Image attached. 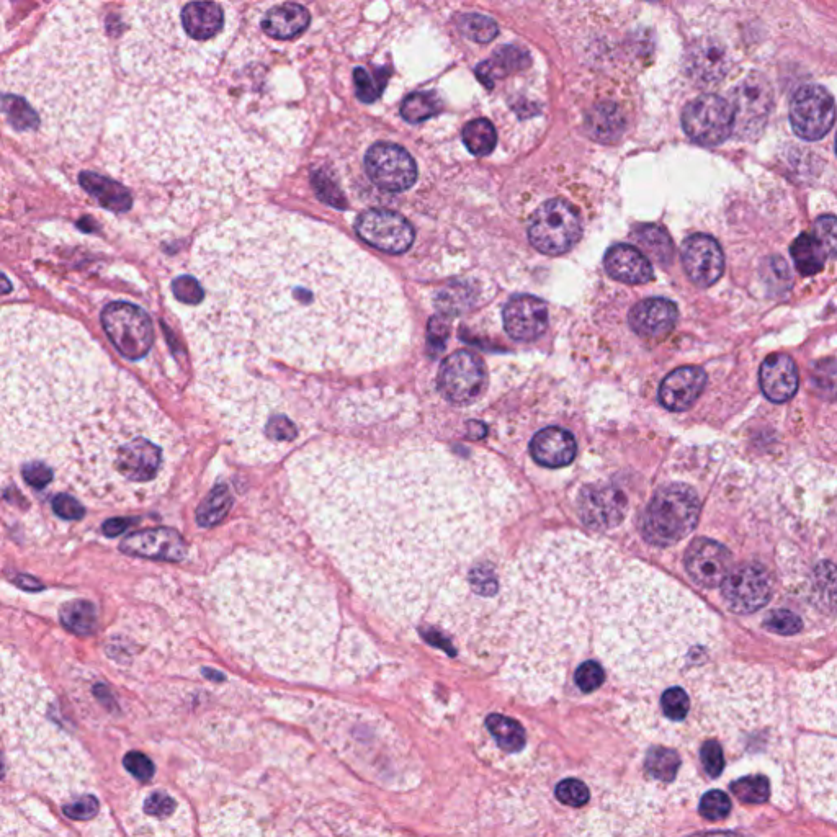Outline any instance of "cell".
I'll return each mask as SVG.
<instances>
[{"instance_id": "6da1fadb", "label": "cell", "mask_w": 837, "mask_h": 837, "mask_svg": "<svg viewBox=\"0 0 837 837\" xmlns=\"http://www.w3.org/2000/svg\"><path fill=\"white\" fill-rule=\"evenodd\" d=\"M203 290L185 329L205 367L277 362L357 372L396 359L408 342L403 295L344 234L275 210L247 211L198 239Z\"/></svg>"}, {"instance_id": "5bb4252c", "label": "cell", "mask_w": 837, "mask_h": 837, "mask_svg": "<svg viewBox=\"0 0 837 837\" xmlns=\"http://www.w3.org/2000/svg\"><path fill=\"white\" fill-rule=\"evenodd\" d=\"M365 171L383 192H406L417 180L416 162L406 149L396 144H373L365 156Z\"/></svg>"}, {"instance_id": "8d00e7d4", "label": "cell", "mask_w": 837, "mask_h": 837, "mask_svg": "<svg viewBox=\"0 0 837 837\" xmlns=\"http://www.w3.org/2000/svg\"><path fill=\"white\" fill-rule=\"evenodd\" d=\"M645 769L650 777L661 782H672L681 769V757L676 751L667 748H653L648 752Z\"/></svg>"}, {"instance_id": "4316f807", "label": "cell", "mask_w": 837, "mask_h": 837, "mask_svg": "<svg viewBox=\"0 0 837 837\" xmlns=\"http://www.w3.org/2000/svg\"><path fill=\"white\" fill-rule=\"evenodd\" d=\"M604 264L610 277L627 285H643L651 282L654 277L650 259L643 256L640 249L628 244L610 247L605 254Z\"/></svg>"}, {"instance_id": "ab89813d", "label": "cell", "mask_w": 837, "mask_h": 837, "mask_svg": "<svg viewBox=\"0 0 837 837\" xmlns=\"http://www.w3.org/2000/svg\"><path fill=\"white\" fill-rule=\"evenodd\" d=\"M731 792L741 802L764 803L770 797V782L766 775H744L730 785Z\"/></svg>"}, {"instance_id": "4dcf8cb0", "label": "cell", "mask_w": 837, "mask_h": 837, "mask_svg": "<svg viewBox=\"0 0 837 837\" xmlns=\"http://www.w3.org/2000/svg\"><path fill=\"white\" fill-rule=\"evenodd\" d=\"M79 182L82 188L89 192L92 197L99 200L100 205L107 210L125 213L133 205L131 193L125 185L118 184L115 180L107 179L103 175L94 172H82L79 175Z\"/></svg>"}, {"instance_id": "52a82bcc", "label": "cell", "mask_w": 837, "mask_h": 837, "mask_svg": "<svg viewBox=\"0 0 837 837\" xmlns=\"http://www.w3.org/2000/svg\"><path fill=\"white\" fill-rule=\"evenodd\" d=\"M581 233L578 208L561 198L543 203L530 221V244L547 256H561L573 249Z\"/></svg>"}, {"instance_id": "484cf974", "label": "cell", "mask_w": 837, "mask_h": 837, "mask_svg": "<svg viewBox=\"0 0 837 837\" xmlns=\"http://www.w3.org/2000/svg\"><path fill=\"white\" fill-rule=\"evenodd\" d=\"M759 383L762 393L772 403H785L798 391V368L792 357L774 354L767 357L759 370Z\"/></svg>"}, {"instance_id": "cb8c5ba5", "label": "cell", "mask_w": 837, "mask_h": 837, "mask_svg": "<svg viewBox=\"0 0 837 837\" xmlns=\"http://www.w3.org/2000/svg\"><path fill=\"white\" fill-rule=\"evenodd\" d=\"M677 318L679 309L676 303L664 298H650L633 306L628 314V324L638 336L656 339L669 334L676 326Z\"/></svg>"}, {"instance_id": "2e32d148", "label": "cell", "mask_w": 837, "mask_h": 837, "mask_svg": "<svg viewBox=\"0 0 837 837\" xmlns=\"http://www.w3.org/2000/svg\"><path fill=\"white\" fill-rule=\"evenodd\" d=\"M685 569L700 587H720L733 571V555L721 543L710 538H695L685 551Z\"/></svg>"}, {"instance_id": "11a10c76", "label": "cell", "mask_w": 837, "mask_h": 837, "mask_svg": "<svg viewBox=\"0 0 837 837\" xmlns=\"http://www.w3.org/2000/svg\"><path fill=\"white\" fill-rule=\"evenodd\" d=\"M355 84H357V90H359V97L363 100V102H373V100L378 99V95H380L381 90L375 86V81H373V77L368 74L365 69H357L355 71Z\"/></svg>"}, {"instance_id": "ac0fdd59", "label": "cell", "mask_w": 837, "mask_h": 837, "mask_svg": "<svg viewBox=\"0 0 837 837\" xmlns=\"http://www.w3.org/2000/svg\"><path fill=\"white\" fill-rule=\"evenodd\" d=\"M836 247V218L829 215L816 221L811 233L798 236L790 247V254L798 272L805 277H811L820 274L826 260L836 254Z\"/></svg>"}, {"instance_id": "f546056e", "label": "cell", "mask_w": 837, "mask_h": 837, "mask_svg": "<svg viewBox=\"0 0 837 837\" xmlns=\"http://www.w3.org/2000/svg\"><path fill=\"white\" fill-rule=\"evenodd\" d=\"M627 121L622 110L614 103H597L586 117L587 135L602 144L614 143L623 135Z\"/></svg>"}, {"instance_id": "f907efd6", "label": "cell", "mask_w": 837, "mask_h": 837, "mask_svg": "<svg viewBox=\"0 0 837 837\" xmlns=\"http://www.w3.org/2000/svg\"><path fill=\"white\" fill-rule=\"evenodd\" d=\"M700 759H702L703 769L712 779H718L723 774L726 766L725 754L717 741H708L703 744Z\"/></svg>"}, {"instance_id": "bcb514c9", "label": "cell", "mask_w": 837, "mask_h": 837, "mask_svg": "<svg viewBox=\"0 0 837 837\" xmlns=\"http://www.w3.org/2000/svg\"><path fill=\"white\" fill-rule=\"evenodd\" d=\"M764 627L777 635H797L802 630V620L790 610L777 609L767 615Z\"/></svg>"}, {"instance_id": "d4e9b609", "label": "cell", "mask_w": 837, "mask_h": 837, "mask_svg": "<svg viewBox=\"0 0 837 837\" xmlns=\"http://www.w3.org/2000/svg\"><path fill=\"white\" fill-rule=\"evenodd\" d=\"M578 444L574 435L563 427H545L530 442V453L538 465L563 468L576 458Z\"/></svg>"}, {"instance_id": "277c9868", "label": "cell", "mask_w": 837, "mask_h": 837, "mask_svg": "<svg viewBox=\"0 0 837 837\" xmlns=\"http://www.w3.org/2000/svg\"><path fill=\"white\" fill-rule=\"evenodd\" d=\"M110 89L97 20L82 7H68L0 69V115L30 148L77 156L97 138Z\"/></svg>"}, {"instance_id": "9f6ffc18", "label": "cell", "mask_w": 837, "mask_h": 837, "mask_svg": "<svg viewBox=\"0 0 837 837\" xmlns=\"http://www.w3.org/2000/svg\"><path fill=\"white\" fill-rule=\"evenodd\" d=\"M10 9H12V5L0 2V51L4 50L5 46L9 45L10 41Z\"/></svg>"}, {"instance_id": "ee69618b", "label": "cell", "mask_w": 837, "mask_h": 837, "mask_svg": "<svg viewBox=\"0 0 837 837\" xmlns=\"http://www.w3.org/2000/svg\"><path fill=\"white\" fill-rule=\"evenodd\" d=\"M172 293L180 305L190 306V308L200 305V301L203 300L202 287L193 275H180L175 278L172 282Z\"/></svg>"}, {"instance_id": "4fadbf2b", "label": "cell", "mask_w": 837, "mask_h": 837, "mask_svg": "<svg viewBox=\"0 0 837 837\" xmlns=\"http://www.w3.org/2000/svg\"><path fill=\"white\" fill-rule=\"evenodd\" d=\"M790 123L795 135L806 141H818L834 125V99L818 84H806L793 95Z\"/></svg>"}, {"instance_id": "8fae6325", "label": "cell", "mask_w": 837, "mask_h": 837, "mask_svg": "<svg viewBox=\"0 0 837 837\" xmlns=\"http://www.w3.org/2000/svg\"><path fill=\"white\" fill-rule=\"evenodd\" d=\"M772 89L766 77L752 72L744 77L731 92L733 110V131L741 139H752L761 135L772 110Z\"/></svg>"}, {"instance_id": "e575fe53", "label": "cell", "mask_w": 837, "mask_h": 837, "mask_svg": "<svg viewBox=\"0 0 837 837\" xmlns=\"http://www.w3.org/2000/svg\"><path fill=\"white\" fill-rule=\"evenodd\" d=\"M486 728L502 751L519 752L524 749L525 731L519 721L504 715H491L486 720Z\"/></svg>"}, {"instance_id": "30bf717a", "label": "cell", "mask_w": 837, "mask_h": 837, "mask_svg": "<svg viewBox=\"0 0 837 837\" xmlns=\"http://www.w3.org/2000/svg\"><path fill=\"white\" fill-rule=\"evenodd\" d=\"M685 135L700 146H718L733 133V110L720 95L705 94L687 103L682 112Z\"/></svg>"}, {"instance_id": "c3c4849f", "label": "cell", "mask_w": 837, "mask_h": 837, "mask_svg": "<svg viewBox=\"0 0 837 837\" xmlns=\"http://www.w3.org/2000/svg\"><path fill=\"white\" fill-rule=\"evenodd\" d=\"M604 679V669H602V666H600L599 663H596V661H586V663H582L581 666L576 669V674H574V681H576V685H578L582 692H586V694L599 689L602 682H604Z\"/></svg>"}, {"instance_id": "d6a6232c", "label": "cell", "mask_w": 837, "mask_h": 837, "mask_svg": "<svg viewBox=\"0 0 837 837\" xmlns=\"http://www.w3.org/2000/svg\"><path fill=\"white\" fill-rule=\"evenodd\" d=\"M633 239L638 246L643 247L641 251L643 256L653 257L654 260H658L659 264L671 262L674 246H672L669 234L661 226H656V224L638 226L633 233Z\"/></svg>"}, {"instance_id": "7402d4cb", "label": "cell", "mask_w": 837, "mask_h": 837, "mask_svg": "<svg viewBox=\"0 0 837 837\" xmlns=\"http://www.w3.org/2000/svg\"><path fill=\"white\" fill-rule=\"evenodd\" d=\"M126 555L148 560L180 561L187 555V545L179 532L172 529L143 530L131 533L121 542Z\"/></svg>"}, {"instance_id": "f35d334b", "label": "cell", "mask_w": 837, "mask_h": 837, "mask_svg": "<svg viewBox=\"0 0 837 837\" xmlns=\"http://www.w3.org/2000/svg\"><path fill=\"white\" fill-rule=\"evenodd\" d=\"M439 110V97L434 92H416L404 99L401 105V117L409 123H421L437 115Z\"/></svg>"}, {"instance_id": "74e56055", "label": "cell", "mask_w": 837, "mask_h": 837, "mask_svg": "<svg viewBox=\"0 0 837 837\" xmlns=\"http://www.w3.org/2000/svg\"><path fill=\"white\" fill-rule=\"evenodd\" d=\"M229 507H231L229 489L224 484L216 486L198 507V524L202 527H213L224 519V515L229 512Z\"/></svg>"}, {"instance_id": "60d3db41", "label": "cell", "mask_w": 837, "mask_h": 837, "mask_svg": "<svg viewBox=\"0 0 837 837\" xmlns=\"http://www.w3.org/2000/svg\"><path fill=\"white\" fill-rule=\"evenodd\" d=\"M458 28L468 40L476 43H489L499 33V27L493 18L481 14L462 15L458 20Z\"/></svg>"}, {"instance_id": "7dc6e473", "label": "cell", "mask_w": 837, "mask_h": 837, "mask_svg": "<svg viewBox=\"0 0 837 837\" xmlns=\"http://www.w3.org/2000/svg\"><path fill=\"white\" fill-rule=\"evenodd\" d=\"M556 798L564 805L581 808L589 802V788L584 782L576 779H566L556 787Z\"/></svg>"}, {"instance_id": "6f0895ef", "label": "cell", "mask_w": 837, "mask_h": 837, "mask_svg": "<svg viewBox=\"0 0 837 837\" xmlns=\"http://www.w3.org/2000/svg\"><path fill=\"white\" fill-rule=\"evenodd\" d=\"M128 525H131V520L121 519V517H118V519H110L103 524V533H105L107 537H117L118 533L126 530Z\"/></svg>"}, {"instance_id": "7c38bea8", "label": "cell", "mask_w": 837, "mask_h": 837, "mask_svg": "<svg viewBox=\"0 0 837 837\" xmlns=\"http://www.w3.org/2000/svg\"><path fill=\"white\" fill-rule=\"evenodd\" d=\"M721 596L731 612L754 614L766 607L772 597L769 569L759 563H748L733 569L721 584Z\"/></svg>"}, {"instance_id": "ba28073f", "label": "cell", "mask_w": 837, "mask_h": 837, "mask_svg": "<svg viewBox=\"0 0 837 837\" xmlns=\"http://www.w3.org/2000/svg\"><path fill=\"white\" fill-rule=\"evenodd\" d=\"M102 326L125 359L141 360L153 347L154 327L144 309L126 301H113L103 309Z\"/></svg>"}, {"instance_id": "b9f144b4", "label": "cell", "mask_w": 837, "mask_h": 837, "mask_svg": "<svg viewBox=\"0 0 837 837\" xmlns=\"http://www.w3.org/2000/svg\"><path fill=\"white\" fill-rule=\"evenodd\" d=\"M0 837H45L22 816L0 803Z\"/></svg>"}, {"instance_id": "d6986e66", "label": "cell", "mask_w": 837, "mask_h": 837, "mask_svg": "<svg viewBox=\"0 0 837 837\" xmlns=\"http://www.w3.org/2000/svg\"><path fill=\"white\" fill-rule=\"evenodd\" d=\"M681 257L685 272L697 287H712L725 272V254L720 244L707 234H694L685 239Z\"/></svg>"}, {"instance_id": "680465c9", "label": "cell", "mask_w": 837, "mask_h": 837, "mask_svg": "<svg viewBox=\"0 0 837 837\" xmlns=\"http://www.w3.org/2000/svg\"><path fill=\"white\" fill-rule=\"evenodd\" d=\"M15 584H17L18 587L25 589V591L30 592L41 591V589H43L40 581H36V579L30 578V576H17V578H15Z\"/></svg>"}, {"instance_id": "91938a15", "label": "cell", "mask_w": 837, "mask_h": 837, "mask_svg": "<svg viewBox=\"0 0 837 837\" xmlns=\"http://www.w3.org/2000/svg\"><path fill=\"white\" fill-rule=\"evenodd\" d=\"M690 837H744L741 834L730 833V831H713V833L694 834Z\"/></svg>"}, {"instance_id": "f5cc1de1", "label": "cell", "mask_w": 837, "mask_h": 837, "mask_svg": "<svg viewBox=\"0 0 837 837\" xmlns=\"http://www.w3.org/2000/svg\"><path fill=\"white\" fill-rule=\"evenodd\" d=\"M99 811V802L94 797L74 798L64 806V813L72 820L86 821Z\"/></svg>"}, {"instance_id": "3957f363", "label": "cell", "mask_w": 837, "mask_h": 837, "mask_svg": "<svg viewBox=\"0 0 837 837\" xmlns=\"http://www.w3.org/2000/svg\"><path fill=\"white\" fill-rule=\"evenodd\" d=\"M432 450L323 453L300 470L319 540L368 596L416 617L468 543L465 481Z\"/></svg>"}, {"instance_id": "1f68e13d", "label": "cell", "mask_w": 837, "mask_h": 837, "mask_svg": "<svg viewBox=\"0 0 837 837\" xmlns=\"http://www.w3.org/2000/svg\"><path fill=\"white\" fill-rule=\"evenodd\" d=\"M530 64V56L527 51L515 48V46H502L496 50L493 58L481 63L476 69L479 79L488 87H493L494 79L507 76L512 72L527 68Z\"/></svg>"}, {"instance_id": "836d02e7", "label": "cell", "mask_w": 837, "mask_h": 837, "mask_svg": "<svg viewBox=\"0 0 837 837\" xmlns=\"http://www.w3.org/2000/svg\"><path fill=\"white\" fill-rule=\"evenodd\" d=\"M61 622L76 635H92L97 630V610L87 600H71L59 612Z\"/></svg>"}, {"instance_id": "d590c367", "label": "cell", "mask_w": 837, "mask_h": 837, "mask_svg": "<svg viewBox=\"0 0 837 837\" xmlns=\"http://www.w3.org/2000/svg\"><path fill=\"white\" fill-rule=\"evenodd\" d=\"M463 143L471 154L478 157L488 156L493 153L497 144V133L491 121L486 118L466 123L463 128Z\"/></svg>"}, {"instance_id": "8992f818", "label": "cell", "mask_w": 837, "mask_h": 837, "mask_svg": "<svg viewBox=\"0 0 837 837\" xmlns=\"http://www.w3.org/2000/svg\"><path fill=\"white\" fill-rule=\"evenodd\" d=\"M700 509L699 494L689 484H667L656 491L643 515V537L656 547L681 542L699 524Z\"/></svg>"}, {"instance_id": "816d5d0a", "label": "cell", "mask_w": 837, "mask_h": 837, "mask_svg": "<svg viewBox=\"0 0 837 837\" xmlns=\"http://www.w3.org/2000/svg\"><path fill=\"white\" fill-rule=\"evenodd\" d=\"M51 507L56 517L64 520H79L86 515V509L79 499L69 493H58L51 501Z\"/></svg>"}, {"instance_id": "f1b7e54d", "label": "cell", "mask_w": 837, "mask_h": 837, "mask_svg": "<svg viewBox=\"0 0 837 837\" xmlns=\"http://www.w3.org/2000/svg\"><path fill=\"white\" fill-rule=\"evenodd\" d=\"M308 25V10L293 2L275 5L262 18L264 32L275 40H291L305 32Z\"/></svg>"}, {"instance_id": "83f0119b", "label": "cell", "mask_w": 837, "mask_h": 837, "mask_svg": "<svg viewBox=\"0 0 837 837\" xmlns=\"http://www.w3.org/2000/svg\"><path fill=\"white\" fill-rule=\"evenodd\" d=\"M180 23L190 40L203 43L223 32L224 12L215 2H190L180 10Z\"/></svg>"}, {"instance_id": "603a6c76", "label": "cell", "mask_w": 837, "mask_h": 837, "mask_svg": "<svg viewBox=\"0 0 837 837\" xmlns=\"http://www.w3.org/2000/svg\"><path fill=\"white\" fill-rule=\"evenodd\" d=\"M707 386V373L700 367H682L664 378L659 401L667 411L684 412L699 399Z\"/></svg>"}, {"instance_id": "7a4b0ae2", "label": "cell", "mask_w": 837, "mask_h": 837, "mask_svg": "<svg viewBox=\"0 0 837 837\" xmlns=\"http://www.w3.org/2000/svg\"><path fill=\"white\" fill-rule=\"evenodd\" d=\"M166 419L82 326L0 309V458L41 463L102 506H136L166 470Z\"/></svg>"}, {"instance_id": "e0dca14e", "label": "cell", "mask_w": 837, "mask_h": 837, "mask_svg": "<svg viewBox=\"0 0 837 837\" xmlns=\"http://www.w3.org/2000/svg\"><path fill=\"white\" fill-rule=\"evenodd\" d=\"M576 507L582 524L586 527L592 530H610L622 524L628 504L622 491L609 484H596L582 489Z\"/></svg>"}, {"instance_id": "44dd1931", "label": "cell", "mask_w": 837, "mask_h": 837, "mask_svg": "<svg viewBox=\"0 0 837 837\" xmlns=\"http://www.w3.org/2000/svg\"><path fill=\"white\" fill-rule=\"evenodd\" d=\"M730 54L720 41L703 38L695 41L685 54L687 76L702 87L715 86L730 71Z\"/></svg>"}, {"instance_id": "7bdbcfd3", "label": "cell", "mask_w": 837, "mask_h": 837, "mask_svg": "<svg viewBox=\"0 0 837 837\" xmlns=\"http://www.w3.org/2000/svg\"><path fill=\"white\" fill-rule=\"evenodd\" d=\"M700 815L710 821L725 820L730 815L731 800L721 790H710L705 793L699 806Z\"/></svg>"}, {"instance_id": "f6af8a7d", "label": "cell", "mask_w": 837, "mask_h": 837, "mask_svg": "<svg viewBox=\"0 0 837 837\" xmlns=\"http://www.w3.org/2000/svg\"><path fill=\"white\" fill-rule=\"evenodd\" d=\"M664 715L671 721H682L687 717L690 708V699L682 687H671L667 689L661 699Z\"/></svg>"}, {"instance_id": "5b68a950", "label": "cell", "mask_w": 837, "mask_h": 837, "mask_svg": "<svg viewBox=\"0 0 837 837\" xmlns=\"http://www.w3.org/2000/svg\"><path fill=\"white\" fill-rule=\"evenodd\" d=\"M211 599L229 641L267 671L316 676L331 658L336 604L282 558H231L213 578Z\"/></svg>"}, {"instance_id": "681fc988", "label": "cell", "mask_w": 837, "mask_h": 837, "mask_svg": "<svg viewBox=\"0 0 837 837\" xmlns=\"http://www.w3.org/2000/svg\"><path fill=\"white\" fill-rule=\"evenodd\" d=\"M20 473L28 488L35 491H45L54 481V473L46 465L41 463H27L20 466Z\"/></svg>"}, {"instance_id": "db71d44e", "label": "cell", "mask_w": 837, "mask_h": 837, "mask_svg": "<svg viewBox=\"0 0 837 837\" xmlns=\"http://www.w3.org/2000/svg\"><path fill=\"white\" fill-rule=\"evenodd\" d=\"M125 766L131 774L135 775L136 779L143 780V782H148L154 775L153 762L149 761L148 757L141 752H130L126 756Z\"/></svg>"}, {"instance_id": "ffe728a7", "label": "cell", "mask_w": 837, "mask_h": 837, "mask_svg": "<svg viewBox=\"0 0 837 837\" xmlns=\"http://www.w3.org/2000/svg\"><path fill=\"white\" fill-rule=\"evenodd\" d=\"M504 327L514 341L532 342L542 337L548 327V306L537 296H512L504 306Z\"/></svg>"}, {"instance_id": "9c48e42d", "label": "cell", "mask_w": 837, "mask_h": 837, "mask_svg": "<svg viewBox=\"0 0 837 837\" xmlns=\"http://www.w3.org/2000/svg\"><path fill=\"white\" fill-rule=\"evenodd\" d=\"M437 383L440 394L448 403L468 406L483 396L488 386V372L481 357L468 350H458L440 365Z\"/></svg>"}, {"instance_id": "94428289", "label": "cell", "mask_w": 837, "mask_h": 837, "mask_svg": "<svg viewBox=\"0 0 837 837\" xmlns=\"http://www.w3.org/2000/svg\"><path fill=\"white\" fill-rule=\"evenodd\" d=\"M10 291H12V283H10L9 278L0 272V296L9 295Z\"/></svg>"}, {"instance_id": "9a60e30c", "label": "cell", "mask_w": 837, "mask_h": 837, "mask_svg": "<svg viewBox=\"0 0 837 837\" xmlns=\"http://www.w3.org/2000/svg\"><path fill=\"white\" fill-rule=\"evenodd\" d=\"M355 231L368 246L388 254H403L414 242L411 223L390 210L363 211L357 218Z\"/></svg>"}]
</instances>
